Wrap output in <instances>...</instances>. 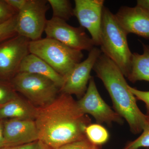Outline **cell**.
I'll return each mask as SVG.
<instances>
[{
    "label": "cell",
    "mask_w": 149,
    "mask_h": 149,
    "mask_svg": "<svg viewBox=\"0 0 149 149\" xmlns=\"http://www.w3.org/2000/svg\"><path fill=\"white\" fill-rule=\"evenodd\" d=\"M146 115V122L141 135L135 140L127 143L123 149L149 148V114Z\"/></svg>",
    "instance_id": "cell-19"
},
{
    "label": "cell",
    "mask_w": 149,
    "mask_h": 149,
    "mask_svg": "<svg viewBox=\"0 0 149 149\" xmlns=\"http://www.w3.org/2000/svg\"><path fill=\"white\" fill-rule=\"evenodd\" d=\"M0 149H51L40 140L32 143L17 145L5 146Z\"/></svg>",
    "instance_id": "cell-24"
},
{
    "label": "cell",
    "mask_w": 149,
    "mask_h": 149,
    "mask_svg": "<svg viewBox=\"0 0 149 149\" xmlns=\"http://www.w3.org/2000/svg\"><path fill=\"white\" fill-rule=\"evenodd\" d=\"M147 149H149V148H147Z\"/></svg>",
    "instance_id": "cell-29"
},
{
    "label": "cell",
    "mask_w": 149,
    "mask_h": 149,
    "mask_svg": "<svg viewBox=\"0 0 149 149\" xmlns=\"http://www.w3.org/2000/svg\"><path fill=\"white\" fill-rule=\"evenodd\" d=\"M27 0H6L11 7L18 13L25 6Z\"/></svg>",
    "instance_id": "cell-26"
},
{
    "label": "cell",
    "mask_w": 149,
    "mask_h": 149,
    "mask_svg": "<svg viewBox=\"0 0 149 149\" xmlns=\"http://www.w3.org/2000/svg\"><path fill=\"white\" fill-rule=\"evenodd\" d=\"M85 134L90 142L98 146H102L108 142L109 133L106 128L99 123H90L86 127Z\"/></svg>",
    "instance_id": "cell-17"
},
{
    "label": "cell",
    "mask_w": 149,
    "mask_h": 149,
    "mask_svg": "<svg viewBox=\"0 0 149 149\" xmlns=\"http://www.w3.org/2000/svg\"><path fill=\"white\" fill-rule=\"evenodd\" d=\"M58 149H99V146L91 143L86 138L66 144Z\"/></svg>",
    "instance_id": "cell-23"
},
{
    "label": "cell",
    "mask_w": 149,
    "mask_h": 149,
    "mask_svg": "<svg viewBox=\"0 0 149 149\" xmlns=\"http://www.w3.org/2000/svg\"><path fill=\"white\" fill-rule=\"evenodd\" d=\"M128 88L136 100L143 102L146 105L147 114H149V91H142L128 85Z\"/></svg>",
    "instance_id": "cell-25"
},
{
    "label": "cell",
    "mask_w": 149,
    "mask_h": 149,
    "mask_svg": "<svg viewBox=\"0 0 149 149\" xmlns=\"http://www.w3.org/2000/svg\"><path fill=\"white\" fill-rule=\"evenodd\" d=\"M136 6L149 12V0H138Z\"/></svg>",
    "instance_id": "cell-27"
},
{
    "label": "cell",
    "mask_w": 149,
    "mask_h": 149,
    "mask_svg": "<svg viewBox=\"0 0 149 149\" xmlns=\"http://www.w3.org/2000/svg\"><path fill=\"white\" fill-rule=\"evenodd\" d=\"M77 102L82 112L86 115H91L97 123H105L109 125L113 123L120 125L123 123L124 119L102 97L93 77L89 81L86 93Z\"/></svg>",
    "instance_id": "cell-8"
},
{
    "label": "cell",
    "mask_w": 149,
    "mask_h": 149,
    "mask_svg": "<svg viewBox=\"0 0 149 149\" xmlns=\"http://www.w3.org/2000/svg\"><path fill=\"white\" fill-rule=\"evenodd\" d=\"M13 85L0 83V107L17 97Z\"/></svg>",
    "instance_id": "cell-21"
},
{
    "label": "cell",
    "mask_w": 149,
    "mask_h": 149,
    "mask_svg": "<svg viewBox=\"0 0 149 149\" xmlns=\"http://www.w3.org/2000/svg\"><path fill=\"white\" fill-rule=\"evenodd\" d=\"M29 51L45 61L64 78L83 57L82 51L74 49L47 37L30 41Z\"/></svg>",
    "instance_id": "cell-4"
},
{
    "label": "cell",
    "mask_w": 149,
    "mask_h": 149,
    "mask_svg": "<svg viewBox=\"0 0 149 149\" xmlns=\"http://www.w3.org/2000/svg\"><path fill=\"white\" fill-rule=\"evenodd\" d=\"M38 108L17 96L0 107V119L35 120Z\"/></svg>",
    "instance_id": "cell-15"
},
{
    "label": "cell",
    "mask_w": 149,
    "mask_h": 149,
    "mask_svg": "<svg viewBox=\"0 0 149 149\" xmlns=\"http://www.w3.org/2000/svg\"><path fill=\"white\" fill-rule=\"evenodd\" d=\"M18 13L6 1L0 0V24L4 23L13 18Z\"/></svg>",
    "instance_id": "cell-22"
},
{
    "label": "cell",
    "mask_w": 149,
    "mask_h": 149,
    "mask_svg": "<svg viewBox=\"0 0 149 149\" xmlns=\"http://www.w3.org/2000/svg\"><path fill=\"white\" fill-rule=\"evenodd\" d=\"M53 11L52 17L66 21L74 16L73 8L68 0H48Z\"/></svg>",
    "instance_id": "cell-18"
},
{
    "label": "cell",
    "mask_w": 149,
    "mask_h": 149,
    "mask_svg": "<svg viewBox=\"0 0 149 149\" xmlns=\"http://www.w3.org/2000/svg\"><path fill=\"white\" fill-rule=\"evenodd\" d=\"M18 72H28L42 75L53 81L60 89L65 78L57 73L43 60L32 54L27 55L22 62Z\"/></svg>",
    "instance_id": "cell-14"
},
{
    "label": "cell",
    "mask_w": 149,
    "mask_h": 149,
    "mask_svg": "<svg viewBox=\"0 0 149 149\" xmlns=\"http://www.w3.org/2000/svg\"><path fill=\"white\" fill-rule=\"evenodd\" d=\"M5 146L3 132V125L0 122V148Z\"/></svg>",
    "instance_id": "cell-28"
},
{
    "label": "cell",
    "mask_w": 149,
    "mask_h": 149,
    "mask_svg": "<svg viewBox=\"0 0 149 149\" xmlns=\"http://www.w3.org/2000/svg\"><path fill=\"white\" fill-rule=\"evenodd\" d=\"M104 0H75L74 16L80 26L90 33L95 46H100L101 30L104 8Z\"/></svg>",
    "instance_id": "cell-11"
},
{
    "label": "cell",
    "mask_w": 149,
    "mask_h": 149,
    "mask_svg": "<svg viewBox=\"0 0 149 149\" xmlns=\"http://www.w3.org/2000/svg\"><path fill=\"white\" fill-rule=\"evenodd\" d=\"M127 35L114 14L104 7L101 30V50L120 68L127 77L131 69L133 54L128 46Z\"/></svg>",
    "instance_id": "cell-3"
},
{
    "label": "cell",
    "mask_w": 149,
    "mask_h": 149,
    "mask_svg": "<svg viewBox=\"0 0 149 149\" xmlns=\"http://www.w3.org/2000/svg\"><path fill=\"white\" fill-rule=\"evenodd\" d=\"M47 0H27L24 7L17 15L15 29L17 35L30 41L42 39L49 9Z\"/></svg>",
    "instance_id": "cell-6"
},
{
    "label": "cell",
    "mask_w": 149,
    "mask_h": 149,
    "mask_svg": "<svg viewBox=\"0 0 149 149\" xmlns=\"http://www.w3.org/2000/svg\"><path fill=\"white\" fill-rule=\"evenodd\" d=\"M93 69L109 93L115 111L127 121L132 133H141L146 125L147 115L139 109L136 97L129 90V85L120 68L102 54Z\"/></svg>",
    "instance_id": "cell-2"
},
{
    "label": "cell",
    "mask_w": 149,
    "mask_h": 149,
    "mask_svg": "<svg viewBox=\"0 0 149 149\" xmlns=\"http://www.w3.org/2000/svg\"><path fill=\"white\" fill-rule=\"evenodd\" d=\"M5 146L24 145L39 140L34 120L10 119L3 125Z\"/></svg>",
    "instance_id": "cell-12"
},
{
    "label": "cell",
    "mask_w": 149,
    "mask_h": 149,
    "mask_svg": "<svg viewBox=\"0 0 149 149\" xmlns=\"http://www.w3.org/2000/svg\"><path fill=\"white\" fill-rule=\"evenodd\" d=\"M102 52L94 47L89 52L87 58L76 65L65 78L63 85L60 89L61 93L75 95L81 98L86 93L92 76L91 73Z\"/></svg>",
    "instance_id": "cell-9"
},
{
    "label": "cell",
    "mask_w": 149,
    "mask_h": 149,
    "mask_svg": "<svg viewBox=\"0 0 149 149\" xmlns=\"http://www.w3.org/2000/svg\"><path fill=\"white\" fill-rule=\"evenodd\" d=\"M35 121L39 140L51 149L85 139V128L91 123L72 95L61 93L52 103L38 108Z\"/></svg>",
    "instance_id": "cell-1"
},
{
    "label": "cell",
    "mask_w": 149,
    "mask_h": 149,
    "mask_svg": "<svg viewBox=\"0 0 149 149\" xmlns=\"http://www.w3.org/2000/svg\"><path fill=\"white\" fill-rule=\"evenodd\" d=\"M127 34L133 33L149 39V12L139 7L122 6L115 15Z\"/></svg>",
    "instance_id": "cell-13"
},
{
    "label": "cell",
    "mask_w": 149,
    "mask_h": 149,
    "mask_svg": "<svg viewBox=\"0 0 149 149\" xmlns=\"http://www.w3.org/2000/svg\"><path fill=\"white\" fill-rule=\"evenodd\" d=\"M30 40L17 35L0 45V76L13 77L24 58L30 54Z\"/></svg>",
    "instance_id": "cell-10"
},
{
    "label": "cell",
    "mask_w": 149,
    "mask_h": 149,
    "mask_svg": "<svg viewBox=\"0 0 149 149\" xmlns=\"http://www.w3.org/2000/svg\"><path fill=\"white\" fill-rule=\"evenodd\" d=\"M142 45L143 54L134 53L132 55L131 69L127 77L132 83L142 80L149 82V46L143 43Z\"/></svg>",
    "instance_id": "cell-16"
},
{
    "label": "cell",
    "mask_w": 149,
    "mask_h": 149,
    "mask_svg": "<svg viewBox=\"0 0 149 149\" xmlns=\"http://www.w3.org/2000/svg\"><path fill=\"white\" fill-rule=\"evenodd\" d=\"M15 91L37 108L52 103L57 97L60 89L52 80L39 74L18 72L12 80Z\"/></svg>",
    "instance_id": "cell-5"
},
{
    "label": "cell",
    "mask_w": 149,
    "mask_h": 149,
    "mask_svg": "<svg viewBox=\"0 0 149 149\" xmlns=\"http://www.w3.org/2000/svg\"><path fill=\"white\" fill-rule=\"evenodd\" d=\"M17 15L8 21L0 24V45L17 35L15 29Z\"/></svg>",
    "instance_id": "cell-20"
},
{
    "label": "cell",
    "mask_w": 149,
    "mask_h": 149,
    "mask_svg": "<svg viewBox=\"0 0 149 149\" xmlns=\"http://www.w3.org/2000/svg\"><path fill=\"white\" fill-rule=\"evenodd\" d=\"M45 32L47 38L77 50L90 52L95 46L84 28L81 26L73 27L60 19L52 17L47 20Z\"/></svg>",
    "instance_id": "cell-7"
}]
</instances>
